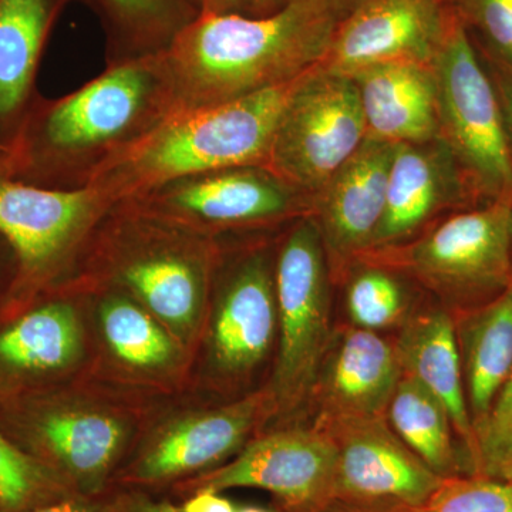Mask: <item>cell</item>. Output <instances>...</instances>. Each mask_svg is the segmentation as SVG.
I'll list each match as a JSON object with an SVG mask.
<instances>
[{
  "label": "cell",
  "mask_w": 512,
  "mask_h": 512,
  "mask_svg": "<svg viewBox=\"0 0 512 512\" xmlns=\"http://www.w3.org/2000/svg\"><path fill=\"white\" fill-rule=\"evenodd\" d=\"M335 30L332 0H291L261 18L198 13L161 57L181 99L178 111L298 79L322 63Z\"/></svg>",
  "instance_id": "cell-1"
},
{
  "label": "cell",
  "mask_w": 512,
  "mask_h": 512,
  "mask_svg": "<svg viewBox=\"0 0 512 512\" xmlns=\"http://www.w3.org/2000/svg\"><path fill=\"white\" fill-rule=\"evenodd\" d=\"M302 77V76H301ZM238 99L177 111L104 171L127 191L268 164L279 120L299 79Z\"/></svg>",
  "instance_id": "cell-2"
},
{
  "label": "cell",
  "mask_w": 512,
  "mask_h": 512,
  "mask_svg": "<svg viewBox=\"0 0 512 512\" xmlns=\"http://www.w3.org/2000/svg\"><path fill=\"white\" fill-rule=\"evenodd\" d=\"M153 59L121 64L79 92L28 111L0 158L12 177L47 187L76 151L110 143L140 119L154 92Z\"/></svg>",
  "instance_id": "cell-3"
},
{
  "label": "cell",
  "mask_w": 512,
  "mask_h": 512,
  "mask_svg": "<svg viewBox=\"0 0 512 512\" xmlns=\"http://www.w3.org/2000/svg\"><path fill=\"white\" fill-rule=\"evenodd\" d=\"M5 424L23 451L74 493L100 500L121 467L130 424L103 404L40 392L9 400Z\"/></svg>",
  "instance_id": "cell-4"
},
{
  "label": "cell",
  "mask_w": 512,
  "mask_h": 512,
  "mask_svg": "<svg viewBox=\"0 0 512 512\" xmlns=\"http://www.w3.org/2000/svg\"><path fill=\"white\" fill-rule=\"evenodd\" d=\"M275 293L278 357L268 390L274 412L291 414L312 396L332 342L325 245L313 222H303L286 239Z\"/></svg>",
  "instance_id": "cell-5"
},
{
  "label": "cell",
  "mask_w": 512,
  "mask_h": 512,
  "mask_svg": "<svg viewBox=\"0 0 512 512\" xmlns=\"http://www.w3.org/2000/svg\"><path fill=\"white\" fill-rule=\"evenodd\" d=\"M367 138L355 80L315 67L286 104L268 167L282 183L319 191Z\"/></svg>",
  "instance_id": "cell-6"
},
{
  "label": "cell",
  "mask_w": 512,
  "mask_h": 512,
  "mask_svg": "<svg viewBox=\"0 0 512 512\" xmlns=\"http://www.w3.org/2000/svg\"><path fill=\"white\" fill-rule=\"evenodd\" d=\"M101 190H60L10 175L0 158V237L16 259L10 299L32 302L59 278L101 211Z\"/></svg>",
  "instance_id": "cell-7"
},
{
  "label": "cell",
  "mask_w": 512,
  "mask_h": 512,
  "mask_svg": "<svg viewBox=\"0 0 512 512\" xmlns=\"http://www.w3.org/2000/svg\"><path fill=\"white\" fill-rule=\"evenodd\" d=\"M434 74L441 136L481 184L512 192V154L501 103L456 22L448 25Z\"/></svg>",
  "instance_id": "cell-8"
},
{
  "label": "cell",
  "mask_w": 512,
  "mask_h": 512,
  "mask_svg": "<svg viewBox=\"0 0 512 512\" xmlns=\"http://www.w3.org/2000/svg\"><path fill=\"white\" fill-rule=\"evenodd\" d=\"M274 412L269 390L217 409L187 413L158 427L113 483L147 491L185 483L227 463L247 446L255 427Z\"/></svg>",
  "instance_id": "cell-9"
},
{
  "label": "cell",
  "mask_w": 512,
  "mask_h": 512,
  "mask_svg": "<svg viewBox=\"0 0 512 512\" xmlns=\"http://www.w3.org/2000/svg\"><path fill=\"white\" fill-rule=\"evenodd\" d=\"M336 447L319 427L259 437L208 473L177 485L181 493H222L259 488L274 495L284 512H322L333 501Z\"/></svg>",
  "instance_id": "cell-10"
},
{
  "label": "cell",
  "mask_w": 512,
  "mask_h": 512,
  "mask_svg": "<svg viewBox=\"0 0 512 512\" xmlns=\"http://www.w3.org/2000/svg\"><path fill=\"white\" fill-rule=\"evenodd\" d=\"M336 447L333 501L407 511L421 507L444 478L397 437L386 417L320 419Z\"/></svg>",
  "instance_id": "cell-11"
},
{
  "label": "cell",
  "mask_w": 512,
  "mask_h": 512,
  "mask_svg": "<svg viewBox=\"0 0 512 512\" xmlns=\"http://www.w3.org/2000/svg\"><path fill=\"white\" fill-rule=\"evenodd\" d=\"M448 25L437 0H365L336 28L319 66L345 76L383 63L433 67Z\"/></svg>",
  "instance_id": "cell-12"
},
{
  "label": "cell",
  "mask_w": 512,
  "mask_h": 512,
  "mask_svg": "<svg viewBox=\"0 0 512 512\" xmlns=\"http://www.w3.org/2000/svg\"><path fill=\"white\" fill-rule=\"evenodd\" d=\"M512 212L507 202L456 215L407 249L404 262L420 279L448 292L508 284Z\"/></svg>",
  "instance_id": "cell-13"
},
{
  "label": "cell",
  "mask_w": 512,
  "mask_h": 512,
  "mask_svg": "<svg viewBox=\"0 0 512 512\" xmlns=\"http://www.w3.org/2000/svg\"><path fill=\"white\" fill-rule=\"evenodd\" d=\"M278 333L275 276L264 256L235 269L221 289L208 333L211 369L224 379L251 375L269 355Z\"/></svg>",
  "instance_id": "cell-14"
},
{
  "label": "cell",
  "mask_w": 512,
  "mask_h": 512,
  "mask_svg": "<svg viewBox=\"0 0 512 512\" xmlns=\"http://www.w3.org/2000/svg\"><path fill=\"white\" fill-rule=\"evenodd\" d=\"M84 355V329L72 303L29 306L0 329V399H19L72 372Z\"/></svg>",
  "instance_id": "cell-15"
},
{
  "label": "cell",
  "mask_w": 512,
  "mask_h": 512,
  "mask_svg": "<svg viewBox=\"0 0 512 512\" xmlns=\"http://www.w3.org/2000/svg\"><path fill=\"white\" fill-rule=\"evenodd\" d=\"M402 377L396 346L376 330L348 329L330 342L313 394L320 419L386 417Z\"/></svg>",
  "instance_id": "cell-16"
},
{
  "label": "cell",
  "mask_w": 512,
  "mask_h": 512,
  "mask_svg": "<svg viewBox=\"0 0 512 512\" xmlns=\"http://www.w3.org/2000/svg\"><path fill=\"white\" fill-rule=\"evenodd\" d=\"M400 144L366 138L355 154L320 188L319 232L333 254L372 247L386 205L387 184Z\"/></svg>",
  "instance_id": "cell-17"
},
{
  "label": "cell",
  "mask_w": 512,
  "mask_h": 512,
  "mask_svg": "<svg viewBox=\"0 0 512 512\" xmlns=\"http://www.w3.org/2000/svg\"><path fill=\"white\" fill-rule=\"evenodd\" d=\"M350 77L359 90L367 138L417 146L439 136L434 66L383 63Z\"/></svg>",
  "instance_id": "cell-18"
},
{
  "label": "cell",
  "mask_w": 512,
  "mask_h": 512,
  "mask_svg": "<svg viewBox=\"0 0 512 512\" xmlns=\"http://www.w3.org/2000/svg\"><path fill=\"white\" fill-rule=\"evenodd\" d=\"M117 281L184 346L200 332L207 306V272L200 259L167 247L143 249L123 259Z\"/></svg>",
  "instance_id": "cell-19"
},
{
  "label": "cell",
  "mask_w": 512,
  "mask_h": 512,
  "mask_svg": "<svg viewBox=\"0 0 512 512\" xmlns=\"http://www.w3.org/2000/svg\"><path fill=\"white\" fill-rule=\"evenodd\" d=\"M396 352L403 375L412 377L443 404L454 431L466 443L476 466L477 433L468 410L453 320L441 311L414 316L404 325L396 343Z\"/></svg>",
  "instance_id": "cell-20"
},
{
  "label": "cell",
  "mask_w": 512,
  "mask_h": 512,
  "mask_svg": "<svg viewBox=\"0 0 512 512\" xmlns=\"http://www.w3.org/2000/svg\"><path fill=\"white\" fill-rule=\"evenodd\" d=\"M63 0H0V151L29 111L43 46Z\"/></svg>",
  "instance_id": "cell-21"
},
{
  "label": "cell",
  "mask_w": 512,
  "mask_h": 512,
  "mask_svg": "<svg viewBox=\"0 0 512 512\" xmlns=\"http://www.w3.org/2000/svg\"><path fill=\"white\" fill-rule=\"evenodd\" d=\"M163 200L180 217L207 224L264 220L289 207L281 180L245 168L185 178L174 183Z\"/></svg>",
  "instance_id": "cell-22"
},
{
  "label": "cell",
  "mask_w": 512,
  "mask_h": 512,
  "mask_svg": "<svg viewBox=\"0 0 512 512\" xmlns=\"http://www.w3.org/2000/svg\"><path fill=\"white\" fill-rule=\"evenodd\" d=\"M468 410L478 436L512 375V286L460 325Z\"/></svg>",
  "instance_id": "cell-23"
},
{
  "label": "cell",
  "mask_w": 512,
  "mask_h": 512,
  "mask_svg": "<svg viewBox=\"0 0 512 512\" xmlns=\"http://www.w3.org/2000/svg\"><path fill=\"white\" fill-rule=\"evenodd\" d=\"M97 325L104 348L124 372L158 379L184 363L183 343L128 295L104 299Z\"/></svg>",
  "instance_id": "cell-24"
},
{
  "label": "cell",
  "mask_w": 512,
  "mask_h": 512,
  "mask_svg": "<svg viewBox=\"0 0 512 512\" xmlns=\"http://www.w3.org/2000/svg\"><path fill=\"white\" fill-rule=\"evenodd\" d=\"M421 144H400L387 184L386 205L372 247L406 237L433 212L443 194L440 165Z\"/></svg>",
  "instance_id": "cell-25"
},
{
  "label": "cell",
  "mask_w": 512,
  "mask_h": 512,
  "mask_svg": "<svg viewBox=\"0 0 512 512\" xmlns=\"http://www.w3.org/2000/svg\"><path fill=\"white\" fill-rule=\"evenodd\" d=\"M386 420L397 437L434 473L443 478L458 476L450 417L443 404L412 377L402 373Z\"/></svg>",
  "instance_id": "cell-26"
},
{
  "label": "cell",
  "mask_w": 512,
  "mask_h": 512,
  "mask_svg": "<svg viewBox=\"0 0 512 512\" xmlns=\"http://www.w3.org/2000/svg\"><path fill=\"white\" fill-rule=\"evenodd\" d=\"M72 495L79 494L0 433V512H28Z\"/></svg>",
  "instance_id": "cell-27"
},
{
  "label": "cell",
  "mask_w": 512,
  "mask_h": 512,
  "mask_svg": "<svg viewBox=\"0 0 512 512\" xmlns=\"http://www.w3.org/2000/svg\"><path fill=\"white\" fill-rule=\"evenodd\" d=\"M116 25L136 37L168 39L195 18L191 0H96Z\"/></svg>",
  "instance_id": "cell-28"
},
{
  "label": "cell",
  "mask_w": 512,
  "mask_h": 512,
  "mask_svg": "<svg viewBox=\"0 0 512 512\" xmlns=\"http://www.w3.org/2000/svg\"><path fill=\"white\" fill-rule=\"evenodd\" d=\"M412 512H512V484L501 478H444L440 487Z\"/></svg>",
  "instance_id": "cell-29"
},
{
  "label": "cell",
  "mask_w": 512,
  "mask_h": 512,
  "mask_svg": "<svg viewBox=\"0 0 512 512\" xmlns=\"http://www.w3.org/2000/svg\"><path fill=\"white\" fill-rule=\"evenodd\" d=\"M404 311V293L397 281L386 272L370 269L350 282L348 312L357 328H387L399 320Z\"/></svg>",
  "instance_id": "cell-30"
},
{
  "label": "cell",
  "mask_w": 512,
  "mask_h": 512,
  "mask_svg": "<svg viewBox=\"0 0 512 512\" xmlns=\"http://www.w3.org/2000/svg\"><path fill=\"white\" fill-rule=\"evenodd\" d=\"M512 286V268L510 282ZM476 476L498 478L512 458V375L495 400L490 417L478 431Z\"/></svg>",
  "instance_id": "cell-31"
},
{
  "label": "cell",
  "mask_w": 512,
  "mask_h": 512,
  "mask_svg": "<svg viewBox=\"0 0 512 512\" xmlns=\"http://www.w3.org/2000/svg\"><path fill=\"white\" fill-rule=\"evenodd\" d=\"M471 5L485 33L512 62V0H471Z\"/></svg>",
  "instance_id": "cell-32"
},
{
  "label": "cell",
  "mask_w": 512,
  "mask_h": 512,
  "mask_svg": "<svg viewBox=\"0 0 512 512\" xmlns=\"http://www.w3.org/2000/svg\"><path fill=\"white\" fill-rule=\"evenodd\" d=\"M104 512H178L170 501L157 500L147 491L123 488L119 493L100 498Z\"/></svg>",
  "instance_id": "cell-33"
},
{
  "label": "cell",
  "mask_w": 512,
  "mask_h": 512,
  "mask_svg": "<svg viewBox=\"0 0 512 512\" xmlns=\"http://www.w3.org/2000/svg\"><path fill=\"white\" fill-rule=\"evenodd\" d=\"M188 495L183 505L177 507L178 512H237V507L217 491L198 490Z\"/></svg>",
  "instance_id": "cell-34"
},
{
  "label": "cell",
  "mask_w": 512,
  "mask_h": 512,
  "mask_svg": "<svg viewBox=\"0 0 512 512\" xmlns=\"http://www.w3.org/2000/svg\"><path fill=\"white\" fill-rule=\"evenodd\" d=\"M28 512H104V510L100 500H92V498L82 497V495H72V497Z\"/></svg>",
  "instance_id": "cell-35"
},
{
  "label": "cell",
  "mask_w": 512,
  "mask_h": 512,
  "mask_svg": "<svg viewBox=\"0 0 512 512\" xmlns=\"http://www.w3.org/2000/svg\"><path fill=\"white\" fill-rule=\"evenodd\" d=\"M247 0H201L200 12L235 13Z\"/></svg>",
  "instance_id": "cell-36"
},
{
  "label": "cell",
  "mask_w": 512,
  "mask_h": 512,
  "mask_svg": "<svg viewBox=\"0 0 512 512\" xmlns=\"http://www.w3.org/2000/svg\"><path fill=\"white\" fill-rule=\"evenodd\" d=\"M501 94H503V103H501V110L507 127L508 136L512 140V82H507L501 87ZM508 137V138H510Z\"/></svg>",
  "instance_id": "cell-37"
},
{
  "label": "cell",
  "mask_w": 512,
  "mask_h": 512,
  "mask_svg": "<svg viewBox=\"0 0 512 512\" xmlns=\"http://www.w3.org/2000/svg\"><path fill=\"white\" fill-rule=\"evenodd\" d=\"M322 512H412L407 511H386L375 510V508L356 507V505H349L339 503V501H332Z\"/></svg>",
  "instance_id": "cell-38"
},
{
  "label": "cell",
  "mask_w": 512,
  "mask_h": 512,
  "mask_svg": "<svg viewBox=\"0 0 512 512\" xmlns=\"http://www.w3.org/2000/svg\"><path fill=\"white\" fill-rule=\"evenodd\" d=\"M254 2L256 8L266 10V12L271 13V10H274L275 12V10L282 8V6L291 2V0H254Z\"/></svg>",
  "instance_id": "cell-39"
},
{
  "label": "cell",
  "mask_w": 512,
  "mask_h": 512,
  "mask_svg": "<svg viewBox=\"0 0 512 512\" xmlns=\"http://www.w3.org/2000/svg\"><path fill=\"white\" fill-rule=\"evenodd\" d=\"M498 478H501V480L508 481V483L512 484V458L510 461H508L507 464H505L503 470L500 471Z\"/></svg>",
  "instance_id": "cell-40"
},
{
  "label": "cell",
  "mask_w": 512,
  "mask_h": 512,
  "mask_svg": "<svg viewBox=\"0 0 512 512\" xmlns=\"http://www.w3.org/2000/svg\"><path fill=\"white\" fill-rule=\"evenodd\" d=\"M237 512H271L259 507H237Z\"/></svg>",
  "instance_id": "cell-41"
},
{
  "label": "cell",
  "mask_w": 512,
  "mask_h": 512,
  "mask_svg": "<svg viewBox=\"0 0 512 512\" xmlns=\"http://www.w3.org/2000/svg\"><path fill=\"white\" fill-rule=\"evenodd\" d=\"M192 3H194L195 8L201 9V0H191Z\"/></svg>",
  "instance_id": "cell-42"
},
{
  "label": "cell",
  "mask_w": 512,
  "mask_h": 512,
  "mask_svg": "<svg viewBox=\"0 0 512 512\" xmlns=\"http://www.w3.org/2000/svg\"><path fill=\"white\" fill-rule=\"evenodd\" d=\"M336 2H342V0H336Z\"/></svg>",
  "instance_id": "cell-43"
}]
</instances>
